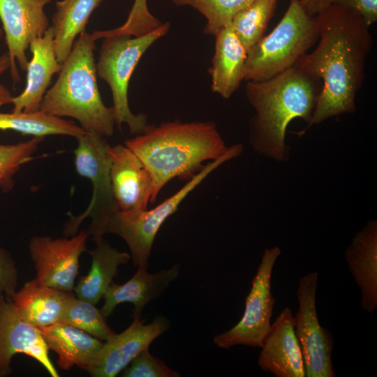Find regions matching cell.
Here are the masks:
<instances>
[{"label": "cell", "mask_w": 377, "mask_h": 377, "mask_svg": "<svg viewBox=\"0 0 377 377\" xmlns=\"http://www.w3.org/2000/svg\"><path fill=\"white\" fill-rule=\"evenodd\" d=\"M300 1L308 14L311 16L329 5L339 4L355 10L369 26L377 20V0H300Z\"/></svg>", "instance_id": "1f68e13d"}, {"label": "cell", "mask_w": 377, "mask_h": 377, "mask_svg": "<svg viewBox=\"0 0 377 377\" xmlns=\"http://www.w3.org/2000/svg\"><path fill=\"white\" fill-rule=\"evenodd\" d=\"M105 319L95 304L74 295L69 301L60 322L69 324L106 341L116 333L108 325Z\"/></svg>", "instance_id": "83f0119b"}, {"label": "cell", "mask_w": 377, "mask_h": 377, "mask_svg": "<svg viewBox=\"0 0 377 377\" xmlns=\"http://www.w3.org/2000/svg\"><path fill=\"white\" fill-rule=\"evenodd\" d=\"M258 360L260 368L276 377H305L302 350L291 309L285 307L267 333Z\"/></svg>", "instance_id": "2e32d148"}, {"label": "cell", "mask_w": 377, "mask_h": 377, "mask_svg": "<svg viewBox=\"0 0 377 377\" xmlns=\"http://www.w3.org/2000/svg\"><path fill=\"white\" fill-rule=\"evenodd\" d=\"M95 41L86 31L78 36L39 110L57 117L73 118L85 131L106 138L112 135L115 121L112 106L104 104L98 89Z\"/></svg>", "instance_id": "277c9868"}, {"label": "cell", "mask_w": 377, "mask_h": 377, "mask_svg": "<svg viewBox=\"0 0 377 377\" xmlns=\"http://www.w3.org/2000/svg\"><path fill=\"white\" fill-rule=\"evenodd\" d=\"M43 138L33 137L17 144H0V189L2 191L13 189L15 175L23 165L34 158V154Z\"/></svg>", "instance_id": "f1b7e54d"}, {"label": "cell", "mask_w": 377, "mask_h": 377, "mask_svg": "<svg viewBox=\"0 0 377 377\" xmlns=\"http://www.w3.org/2000/svg\"><path fill=\"white\" fill-rule=\"evenodd\" d=\"M317 81L294 66L267 80L246 82L245 94L256 112L250 138L256 151L285 158L287 126L295 118L311 120L320 93Z\"/></svg>", "instance_id": "3957f363"}, {"label": "cell", "mask_w": 377, "mask_h": 377, "mask_svg": "<svg viewBox=\"0 0 377 377\" xmlns=\"http://www.w3.org/2000/svg\"><path fill=\"white\" fill-rule=\"evenodd\" d=\"M93 240L95 248L87 251L91 258L90 269L80 278L73 290L77 298L96 305L117 275L119 267L128 263L131 255L113 248L103 237Z\"/></svg>", "instance_id": "603a6c76"}, {"label": "cell", "mask_w": 377, "mask_h": 377, "mask_svg": "<svg viewBox=\"0 0 377 377\" xmlns=\"http://www.w3.org/2000/svg\"><path fill=\"white\" fill-rule=\"evenodd\" d=\"M29 47L32 57L26 68L27 84L23 91L13 98L14 113L38 110L53 75L59 73L62 66L57 59L51 26L43 36L34 38Z\"/></svg>", "instance_id": "e0dca14e"}, {"label": "cell", "mask_w": 377, "mask_h": 377, "mask_svg": "<svg viewBox=\"0 0 377 377\" xmlns=\"http://www.w3.org/2000/svg\"><path fill=\"white\" fill-rule=\"evenodd\" d=\"M241 144L233 145L221 156L209 162L178 191L151 209L116 211L108 221L103 233L121 237L131 251V258L138 268L147 269L156 236L163 223L177 209L186 196L223 163L238 156Z\"/></svg>", "instance_id": "52a82bcc"}, {"label": "cell", "mask_w": 377, "mask_h": 377, "mask_svg": "<svg viewBox=\"0 0 377 377\" xmlns=\"http://www.w3.org/2000/svg\"><path fill=\"white\" fill-rule=\"evenodd\" d=\"M89 234L84 230L71 238L34 236L29 251L36 269V279L41 284L72 292L78 274L79 258L87 251Z\"/></svg>", "instance_id": "8fae6325"}, {"label": "cell", "mask_w": 377, "mask_h": 377, "mask_svg": "<svg viewBox=\"0 0 377 377\" xmlns=\"http://www.w3.org/2000/svg\"><path fill=\"white\" fill-rule=\"evenodd\" d=\"M318 274L313 271L299 279L296 291L298 310L294 330L299 341L307 377H335L332 354L334 346L330 331L319 322L316 309Z\"/></svg>", "instance_id": "30bf717a"}, {"label": "cell", "mask_w": 377, "mask_h": 377, "mask_svg": "<svg viewBox=\"0 0 377 377\" xmlns=\"http://www.w3.org/2000/svg\"><path fill=\"white\" fill-rule=\"evenodd\" d=\"M52 0H0V20L5 33L13 82L21 79L16 66L26 71L29 60L26 51L30 43L43 36L49 28L45 6Z\"/></svg>", "instance_id": "7c38bea8"}, {"label": "cell", "mask_w": 377, "mask_h": 377, "mask_svg": "<svg viewBox=\"0 0 377 377\" xmlns=\"http://www.w3.org/2000/svg\"><path fill=\"white\" fill-rule=\"evenodd\" d=\"M281 253L278 246L264 251L246 299L244 313L231 329L214 337L213 342L216 347L230 349L238 345L263 346L272 324L275 298L272 293L271 279L274 266Z\"/></svg>", "instance_id": "9c48e42d"}, {"label": "cell", "mask_w": 377, "mask_h": 377, "mask_svg": "<svg viewBox=\"0 0 377 377\" xmlns=\"http://www.w3.org/2000/svg\"><path fill=\"white\" fill-rule=\"evenodd\" d=\"M255 0H172L177 6H189L207 20L203 32L215 36L233 17Z\"/></svg>", "instance_id": "4316f807"}, {"label": "cell", "mask_w": 377, "mask_h": 377, "mask_svg": "<svg viewBox=\"0 0 377 377\" xmlns=\"http://www.w3.org/2000/svg\"><path fill=\"white\" fill-rule=\"evenodd\" d=\"M18 272L10 253L0 246V296L10 300L16 291Z\"/></svg>", "instance_id": "d6a6232c"}, {"label": "cell", "mask_w": 377, "mask_h": 377, "mask_svg": "<svg viewBox=\"0 0 377 377\" xmlns=\"http://www.w3.org/2000/svg\"><path fill=\"white\" fill-rule=\"evenodd\" d=\"M75 295L41 284L36 279L26 282L10 300L17 313L27 323L43 328L61 320Z\"/></svg>", "instance_id": "ffe728a7"}, {"label": "cell", "mask_w": 377, "mask_h": 377, "mask_svg": "<svg viewBox=\"0 0 377 377\" xmlns=\"http://www.w3.org/2000/svg\"><path fill=\"white\" fill-rule=\"evenodd\" d=\"M74 151L77 172L88 178L92 184V197L89 206L81 214H70L65 225L67 236L76 234L82 221L89 218L88 234L93 237H103L104 228L110 216L119 210L115 202L110 182V145L105 137L87 132L77 138Z\"/></svg>", "instance_id": "ba28073f"}, {"label": "cell", "mask_w": 377, "mask_h": 377, "mask_svg": "<svg viewBox=\"0 0 377 377\" xmlns=\"http://www.w3.org/2000/svg\"><path fill=\"white\" fill-rule=\"evenodd\" d=\"M318 38L315 17L300 0H290L275 28L248 51L244 80H265L294 66Z\"/></svg>", "instance_id": "5b68a950"}, {"label": "cell", "mask_w": 377, "mask_h": 377, "mask_svg": "<svg viewBox=\"0 0 377 377\" xmlns=\"http://www.w3.org/2000/svg\"><path fill=\"white\" fill-rule=\"evenodd\" d=\"M145 164L152 179L150 202L156 201L172 179L189 180L204 165L226 153V147L216 124L209 121H164L149 124L124 144Z\"/></svg>", "instance_id": "7a4b0ae2"}, {"label": "cell", "mask_w": 377, "mask_h": 377, "mask_svg": "<svg viewBox=\"0 0 377 377\" xmlns=\"http://www.w3.org/2000/svg\"><path fill=\"white\" fill-rule=\"evenodd\" d=\"M0 130H12L41 138L61 135L78 138L87 133L72 121L47 114L40 110L31 112H0Z\"/></svg>", "instance_id": "d4e9b609"}, {"label": "cell", "mask_w": 377, "mask_h": 377, "mask_svg": "<svg viewBox=\"0 0 377 377\" xmlns=\"http://www.w3.org/2000/svg\"><path fill=\"white\" fill-rule=\"evenodd\" d=\"M110 182L117 205L122 212L147 209L151 176L139 157L125 145L110 147Z\"/></svg>", "instance_id": "9a60e30c"}, {"label": "cell", "mask_w": 377, "mask_h": 377, "mask_svg": "<svg viewBox=\"0 0 377 377\" xmlns=\"http://www.w3.org/2000/svg\"><path fill=\"white\" fill-rule=\"evenodd\" d=\"M170 327L168 320L158 316L149 324L140 316L121 333L103 343L92 366L87 371L93 377H114L157 337Z\"/></svg>", "instance_id": "5bb4252c"}, {"label": "cell", "mask_w": 377, "mask_h": 377, "mask_svg": "<svg viewBox=\"0 0 377 377\" xmlns=\"http://www.w3.org/2000/svg\"><path fill=\"white\" fill-rule=\"evenodd\" d=\"M276 3L277 0H255L232 19L234 32L247 52L264 36Z\"/></svg>", "instance_id": "484cf974"}, {"label": "cell", "mask_w": 377, "mask_h": 377, "mask_svg": "<svg viewBox=\"0 0 377 377\" xmlns=\"http://www.w3.org/2000/svg\"><path fill=\"white\" fill-rule=\"evenodd\" d=\"M39 329L48 350L57 355V363L64 370L76 365L88 371L103 345L101 340L64 322Z\"/></svg>", "instance_id": "7402d4cb"}, {"label": "cell", "mask_w": 377, "mask_h": 377, "mask_svg": "<svg viewBox=\"0 0 377 377\" xmlns=\"http://www.w3.org/2000/svg\"><path fill=\"white\" fill-rule=\"evenodd\" d=\"M179 271V264L154 274L148 273L147 269L138 267L126 283H112L109 286L103 296L105 302L101 312L107 318L118 304L129 302L134 305L133 316H140L145 305L158 297L177 278Z\"/></svg>", "instance_id": "ac0fdd59"}, {"label": "cell", "mask_w": 377, "mask_h": 377, "mask_svg": "<svg viewBox=\"0 0 377 377\" xmlns=\"http://www.w3.org/2000/svg\"><path fill=\"white\" fill-rule=\"evenodd\" d=\"M103 0H61L56 3L51 26L57 59L62 64L76 38L86 31L89 18Z\"/></svg>", "instance_id": "cb8c5ba5"}, {"label": "cell", "mask_w": 377, "mask_h": 377, "mask_svg": "<svg viewBox=\"0 0 377 377\" xmlns=\"http://www.w3.org/2000/svg\"><path fill=\"white\" fill-rule=\"evenodd\" d=\"M170 28V24L165 22L141 36L119 35L103 38L96 63V74L110 87L115 125L120 131L121 126L126 124L131 133L138 135L148 125L146 114H135L130 109L128 84L142 55L156 40L163 37Z\"/></svg>", "instance_id": "8992f818"}, {"label": "cell", "mask_w": 377, "mask_h": 377, "mask_svg": "<svg viewBox=\"0 0 377 377\" xmlns=\"http://www.w3.org/2000/svg\"><path fill=\"white\" fill-rule=\"evenodd\" d=\"M8 68H10V60L8 54L5 53L0 56V76ZM13 98L9 89L0 84V107L11 104Z\"/></svg>", "instance_id": "836d02e7"}, {"label": "cell", "mask_w": 377, "mask_h": 377, "mask_svg": "<svg viewBox=\"0 0 377 377\" xmlns=\"http://www.w3.org/2000/svg\"><path fill=\"white\" fill-rule=\"evenodd\" d=\"M48 351L40 329L25 321L10 300L0 296V377L12 374L11 360L18 353L34 359L52 377H59Z\"/></svg>", "instance_id": "4fadbf2b"}, {"label": "cell", "mask_w": 377, "mask_h": 377, "mask_svg": "<svg viewBox=\"0 0 377 377\" xmlns=\"http://www.w3.org/2000/svg\"><path fill=\"white\" fill-rule=\"evenodd\" d=\"M313 16L318 45L295 65L307 76L323 81L308 128L355 111L356 94L364 81L365 62L372 45L370 26L350 7L331 4Z\"/></svg>", "instance_id": "6da1fadb"}, {"label": "cell", "mask_w": 377, "mask_h": 377, "mask_svg": "<svg viewBox=\"0 0 377 377\" xmlns=\"http://www.w3.org/2000/svg\"><path fill=\"white\" fill-rule=\"evenodd\" d=\"M214 36V54L209 69L211 89L213 92L228 99L244 80L247 51L237 37L230 23Z\"/></svg>", "instance_id": "44dd1931"}, {"label": "cell", "mask_w": 377, "mask_h": 377, "mask_svg": "<svg viewBox=\"0 0 377 377\" xmlns=\"http://www.w3.org/2000/svg\"><path fill=\"white\" fill-rule=\"evenodd\" d=\"M163 23L149 11L147 0H134L128 17L122 25L110 30L95 31L91 35L95 40L119 35L138 37L155 30Z\"/></svg>", "instance_id": "f546056e"}, {"label": "cell", "mask_w": 377, "mask_h": 377, "mask_svg": "<svg viewBox=\"0 0 377 377\" xmlns=\"http://www.w3.org/2000/svg\"><path fill=\"white\" fill-rule=\"evenodd\" d=\"M124 377H179L180 374L168 367L163 360L153 356L149 348L141 351L126 367L121 373Z\"/></svg>", "instance_id": "4dcf8cb0"}, {"label": "cell", "mask_w": 377, "mask_h": 377, "mask_svg": "<svg viewBox=\"0 0 377 377\" xmlns=\"http://www.w3.org/2000/svg\"><path fill=\"white\" fill-rule=\"evenodd\" d=\"M345 259L360 290L362 308L371 313L377 309V223L369 221L354 237Z\"/></svg>", "instance_id": "d6986e66"}]
</instances>
